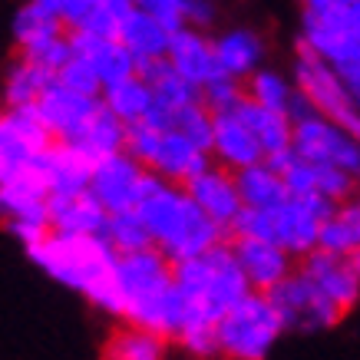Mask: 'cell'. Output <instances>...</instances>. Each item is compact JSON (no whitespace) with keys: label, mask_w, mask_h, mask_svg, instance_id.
I'll return each mask as SVG.
<instances>
[{"label":"cell","mask_w":360,"mask_h":360,"mask_svg":"<svg viewBox=\"0 0 360 360\" xmlns=\"http://www.w3.org/2000/svg\"><path fill=\"white\" fill-rule=\"evenodd\" d=\"M23 251L46 278H53L56 284H63L70 291H79L96 311L110 317L120 314V297H116V284H112L116 248L103 235L50 231L44 241Z\"/></svg>","instance_id":"cell-1"},{"label":"cell","mask_w":360,"mask_h":360,"mask_svg":"<svg viewBox=\"0 0 360 360\" xmlns=\"http://www.w3.org/2000/svg\"><path fill=\"white\" fill-rule=\"evenodd\" d=\"M136 212L153 235V245L162 248L172 262L202 255L229 238V231L215 219H208V212L188 195L186 186H175L155 172H149L146 179Z\"/></svg>","instance_id":"cell-2"},{"label":"cell","mask_w":360,"mask_h":360,"mask_svg":"<svg viewBox=\"0 0 360 360\" xmlns=\"http://www.w3.org/2000/svg\"><path fill=\"white\" fill-rule=\"evenodd\" d=\"M175 284L212 321L225 317L238 301H245L255 291L238 262V255L231 248V238L202 251V255L175 262Z\"/></svg>","instance_id":"cell-3"},{"label":"cell","mask_w":360,"mask_h":360,"mask_svg":"<svg viewBox=\"0 0 360 360\" xmlns=\"http://www.w3.org/2000/svg\"><path fill=\"white\" fill-rule=\"evenodd\" d=\"M284 330V317L274 307L271 295L251 291L229 314L219 317L221 360H264Z\"/></svg>","instance_id":"cell-4"},{"label":"cell","mask_w":360,"mask_h":360,"mask_svg":"<svg viewBox=\"0 0 360 360\" xmlns=\"http://www.w3.org/2000/svg\"><path fill=\"white\" fill-rule=\"evenodd\" d=\"M291 79H295V86L314 103V110L321 112V116H328L330 122L344 126L350 136L360 139V106H357L354 89H350L338 70L321 53H314L304 40H297V56H295Z\"/></svg>","instance_id":"cell-5"},{"label":"cell","mask_w":360,"mask_h":360,"mask_svg":"<svg viewBox=\"0 0 360 360\" xmlns=\"http://www.w3.org/2000/svg\"><path fill=\"white\" fill-rule=\"evenodd\" d=\"M0 221L23 248L44 241L53 231V225H50V192L33 179L30 169L13 182H0Z\"/></svg>","instance_id":"cell-6"},{"label":"cell","mask_w":360,"mask_h":360,"mask_svg":"<svg viewBox=\"0 0 360 360\" xmlns=\"http://www.w3.org/2000/svg\"><path fill=\"white\" fill-rule=\"evenodd\" d=\"M268 295H271L274 307L281 311L284 328L288 330H328L344 317V311H340L301 268H295V271L288 274L278 288H271Z\"/></svg>","instance_id":"cell-7"},{"label":"cell","mask_w":360,"mask_h":360,"mask_svg":"<svg viewBox=\"0 0 360 360\" xmlns=\"http://www.w3.org/2000/svg\"><path fill=\"white\" fill-rule=\"evenodd\" d=\"M295 153L311 162L340 165L360 179V139L321 112L295 122Z\"/></svg>","instance_id":"cell-8"},{"label":"cell","mask_w":360,"mask_h":360,"mask_svg":"<svg viewBox=\"0 0 360 360\" xmlns=\"http://www.w3.org/2000/svg\"><path fill=\"white\" fill-rule=\"evenodd\" d=\"M149 179V169L132 159L126 149L122 153H112L106 159H96L93 162V175H89V192L103 202L106 212H129L136 208L142 195V186Z\"/></svg>","instance_id":"cell-9"},{"label":"cell","mask_w":360,"mask_h":360,"mask_svg":"<svg viewBox=\"0 0 360 360\" xmlns=\"http://www.w3.org/2000/svg\"><path fill=\"white\" fill-rule=\"evenodd\" d=\"M99 106H103V96L77 93V89H70L60 79H53L44 89L40 103H37V110H40L44 122L50 126L56 142H77L79 132L89 126V120L96 116Z\"/></svg>","instance_id":"cell-10"},{"label":"cell","mask_w":360,"mask_h":360,"mask_svg":"<svg viewBox=\"0 0 360 360\" xmlns=\"http://www.w3.org/2000/svg\"><path fill=\"white\" fill-rule=\"evenodd\" d=\"M30 172L40 186L53 195H79V192H89V175H93V162L86 155L66 146V142H53L46 146L44 153L33 155Z\"/></svg>","instance_id":"cell-11"},{"label":"cell","mask_w":360,"mask_h":360,"mask_svg":"<svg viewBox=\"0 0 360 360\" xmlns=\"http://www.w3.org/2000/svg\"><path fill=\"white\" fill-rule=\"evenodd\" d=\"M297 268L347 314L350 307L360 301V271L347 262V255H330V251L314 248L311 255L297 258Z\"/></svg>","instance_id":"cell-12"},{"label":"cell","mask_w":360,"mask_h":360,"mask_svg":"<svg viewBox=\"0 0 360 360\" xmlns=\"http://www.w3.org/2000/svg\"><path fill=\"white\" fill-rule=\"evenodd\" d=\"M169 63L198 89H205L212 79L225 77L219 66V53H215V37H208V30L202 27H182L172 33Z\"/></svg>","instance_id":"cell-13"},{"label":"cell","mask_w":360,"mask_h":360,"mask_svg":"<svg viewBox=\"0 0 360 360\" xmlns=\"http://www.w3.org/2000/svg\"><path fill=\"white\" fill-rule=\"evenodd\" d=\"M186 192L205 208L208 219H215L225 231H231L235 219H238L241 208H245L238 182H235V172L225 169V165H219L215 159H212V165H208L205 172H198L195 179L188 182Z\"/></svg>","instance_id":"cell-14"},{"label":"cell","mask_w":360,"mask_h":360,"mask_svg":"<svg viewBox=\"0 0 360 360\" xmlns=\"http://www.w3.org/2000/svg\"><path fill=\"white\" fill-rule=\"evenodd\" d=\"M231 248L238 255L241 268L248 274L255 291H271L295 271V255L268 238H231Z\"/></svg>","instance_id":"cell-15"},{"label":"cell","mask_w":360,"mask_h":360,"mask_svg":"<svg viewBox=\"0 0 360 360\" xmlns=\"http://www.w3.org/2000/svg\"><path fill=\"white\" fill-rule=\"evenodd\" d=\"M70 44L79 56H86L89 63L96 66L99 79H103V89L120 83V79H129L139 73V60L126 50L120 37L112 33H89V30H70Z\"/></svg>","instance_id":"cell-16"},{"label":"cell","mask_w":360,"mask_h":360,"mask_svg":"<svg viewBox=\"0 0 360 360\" xmlns=\"http://www.w3.org/2000/svg\"><path fill=\"white\" fill-rule=\"evenodd\" d=\"M208 165H212V155L205 149H198L195 142H188L182 132L162 129L153 149V159H149L146 169L169 179V182H175V186H188L198 172H205Z\"/></svg>","instance_id":"cell-17"},{"label":"cell","mask_w":360,"mask_h":360,"mask_svg":"<svg viewBox=\"0 0 360 360\" xmlns=\"http://www.w3.org/2000/svg\"><path fill=\"white\" fill-rule=\"evenodd\" d=\"M212 159L231 172L248 169V165L262 162L264 149L258 136L248 129V122L238 116V110L231 112H219L215 116V139H212Z\"/></svg>","instance_id":"cell-18"},{"label":"cell","mask_w":360,"mask_h":360,"mask_svg":"<svg viewBox=\"0 0 360 360\" xmlns=\"http://www.w3.org/2000/svg\"><path fill=\"white\" fill-rule=\"evenodd\" d=\"M50 225L53 231H66V235H106L110 212L93 192L53 195L50 198Z\"/></svg>","instance_id":"cell-19"},{"label":"cell","mask_w":360,"mask_h":360,"mask_svg":"<svg viewBox=\"0 0 360 360\" xmlns=\"http://www.w3.org/2000/svg\"><path fill=\"white\" fill-rule=\"evenodd\" d=\"M215 53H219V66L225 77L248 79L264 63V40L251 27H229V30L215 33Z\"/></svg>","instance_id":"cell-20"},{"label":"cell","mask_w":360,"mask_h":360,"mask_svg":"<svg viewBox=\"0 0 360 360\" xmlns=\"http://www.w3.org/2000/svg\"><path fill=\"white\" fill-rule=\"evenodd\" d=\"M238 116L248 122V129L258 136V142H262V149H264V159L295 149V122H291L288 112L268 110V106H262V103H255V99L245 96L238 103Z\"/></svg>","instance_id":"cell-21"},{"label":"cell","mask_w":360,"mask_h":360,"mask_svg":"<svg viewBox=\"0 0 360 360\" xmlns=\"http://www.w3.org/2000/svg\"><path fill=\"white\" fill-rule=\"evenodd\" d=\"M169 344L172 340L155 334V330L120 321V328L112 330L99 350V360H165Z\"/></svg>","instance_id":"cell-22"},{"label":"cell","mask_w":360,"mask_h":360,"mask_svg":"<svg viewBox=\"0 0 360 360\" xmlns=\"http://www.w3.org/2000/svg\"><path fill=\"white\" fill-rule=\"evenodd\" d=\"M116 37L126 44V50H129L139 63H149V60H162V56H169V44H172V30L162 27L153 13L139 11V7H136V11L120 23Z\"/></svg>","instance_id":"cell-23"},{"label":"cell","mask_w":360,"mask_h":360,"mask_svg":"<svg viewBox=\"0 0 360 360\" xmlns=\"http://www.w3.org/2000/svg\"><path fill=\"white\" fill-rule=\"evenodd\" d=\"M53 73L44 70V66L30 63L27 56L17 53L7 73H4V83H0V106L4 110H20V106H37L44 89L53 83Z\"/></svg>","instance_id":"cell-24"},{"label":"cell","mask_w":360,"mask_h":360,"mask_svg":"<svg viewBox=\"0 0 360 360\" xmlns=\"http://www.w3.org/2000/svg\"><path fill=\"white\" fill-rule=\"evenodd\" d=\"M66 146L79 149L89 162L106 159V155L122 153V149H126V122H122L120 116H116V112L103 103V106L96 110V116L89 120V126L79 132V139L77 142H66Z\"/></svg>","instance_id":"cell-25"},{"label":"cell","mask_w":360,"mask_h":360,"mask_svg":"<svg viewBox=\"0 0 360 360\" xmlns=\"http://www.w3.org/2000/svg\"><path fill=\"white\" fill-rule=\"evenodd\" d=\"M235 182H238L245 208H274L291 195L288 186H284V175L278 172L268 159L248 165V169H238V172H235Z\"/></svg>","instance_id":"cell-26"},{"label":"cell","mask_w":360,"mask_h":360,"mask_svg":"<svg viewBox=\"0 0 360 360\" xmlns=\"http://www.w3.org/2000/svg\"><path fill=\"white\" fill-rule=\"evenodd\" d=\"M139 77L153 86L155 99L165 103V106H172V110L202 99V89H198L195 83H188V79L182 77L172 63H169V56H162V60H149V63H139Z\"/></svg>","instance_id":"cell-27"},{"label":"cell","mask_w":360,"mask_h":360,"mask_svg":"<svg viewBox=\"0 0 360 360\" xmlns=\"http://www.w3.org/2000/svg\"><path fill=\"white\" fill-rule=\"evenodd\" d=\"M103 103H106L126 126H132V122H142L149 116V110H153V103H155V93H153V86L136 73V77L120 79V83H112V86L103 89Z\"/></svg>","instance_id":"cell-28"},{"label":"cell","mask_w":360,"mask_h":360,"mask_svg":"<svg viewBox=\"0 0 360 360\" xmlns=\"http://www.w3.org/2000/svg\"><path fill=\"white\" fill-rule=\"evenodd\" d=\"M33 149L30 142L23 139V132L13 126L11 112L0 106V182H13V179H20L27 169H30Z\"/></svg>","instance_id":"cell-29"},{"label":"cell","mask_w":360,"mask_h":360,"mask_svg":"<svg viewBox=\"0 0 360 360\" xmlns=\"http://www.w3.org/2000/svg\"><path fill=\"white\" fill-rule=\"evenodd\" d=\"M295 93H297L295 79H288L284 73L271 70V66H258V70L245 79V96L255 99V103H262V106H268V110L288 112Z\"/></svg>","instance_id":"cell-30"},{"label":"cell","mask_w":360,"mask_h":360,"mask_svg":"<svg viewBox=\"0 0 360 360\" xmlns=\"http://www.w3.org/2000/svg\"><path fill=\"white\" fill-rule=\"evenodd\" d=\"M103 238L116 248V255L139 251V248H149V245H153V235H149V229H146V221H142V215L136 208H129V212H112Z\"/></svg>","instance_id":"cell-31"},{"label":"cell","mask_w":360,"mask_h":360,"mask_svg":"<svg viewBox=\"0 0 360 360\" xmlns=\"http://www.w3.org/2000/svg\"><path fill=\"white\" fill-rule=\"evenodd\" d=\"M172 129L182 132L188 142H195L198 149H205L212 155V139H215V112L208 110L205 103H188V106H179L172 116Z\"/></svg>","instance_id":"cell-32"},{"label":"cell","mask_w":360,"mask_h":360,"mask_svg":"<svg viewBox=\"0 0 360 360\" xmlns=\"http://www.w3.org/2000/svg\"><path fill=\"white\" fill-rule=\"evenodd\" d=\"M73 44H70V27L66 30H56L50 33V37H40V40H33V44L20 46V56H27L30 63L44 66V70H50V73H60L70 60H73Z\"/></svg>","instance_id":"cell-33"},{"label":"cell","mask_w":360,"mask_h":360,"mask_svg":"<svg viewBox=\"0 0 360 360\" xmlns=\"http://www.w3.org/2000/svg\"><path fill=\"white\" fill-rule=\"evenodd\" d=\"M56 30H66V23L56 20V17H50V13L40 11V7H33L30 0H23L20 7H17L13 23H11L17 50L27 46V44H33V40H40V37H50V33H56Z\"/></svg>","instance_id":"cell-34"},{"label":"cell","mask_w":360,"mask_h":360,"mask_svg":"<svg viewBox=\"0 0 360 360\" xmlns=\"http://www.w3.org/2000/svg\"><path fill=\"white\" fill-rule=\"evenodd\" d=\"M241 99H245V79H235V77H219L202 89V103H205L215 116H219V112L238 110Z\"/></svg>","instance_id":"cell-35"},{"label":"cell","mask_w":360,"mask_h":360,"mask_svg":"<svg viewBox=\"0 0 360 360\" xmlns=\"http://www.w3.org/2000/svg\"><path fill=\"white\" fill-rule=\"evenodd\" d=\"M60 83H66L70 89H77V93H86V96H103V79H99L96 66L89 63L86 56L73 53V60L56 73Z\"/></svg>","instance_id":"cell-36"},{"label":"cell","mask_w":360,"mask_h":360,"mask_svg":"<svg viewBox=\"0 0 360 360\" xmlns=\"http://www.w3.org/2000/svg\"><path fill=\"white\" fill-rule=\"evenodd\" d=\"M317 248H321V251H330V255H350V251L360 248V241H357V235L350 231L347 221H344L338 212H334V215H330V219L321 225Z\"/></svg>","instance_id":"cell-37"},{"label":"cell","mask_w":360,"mask_h":360,"mask_svg":"<svg viewBox=\"0 0 360 360\" xmlns=\"http://www.w3.org/2000/svg\"><path fill=\"white\" fill-rule=\"evenodd\" d=\"M33 7H40V11H46L50 17H56V20H63V13H66V4L70 0H30Z\"/></svg>","instance_id":"cell-38"},{"label":"cell","mask_w":360,"mask_h":360,"mask_svg":"<svg viewBox=\"0 0 360 360\" xmlns=\"http://www.w3.org/2000/svg\"><path fill=\"white\" fill-rule=\"evenodd\" d=\"M357 195H360V186H357Z\"/></svg>","instance_id":"cell-39"}]
</instances>
